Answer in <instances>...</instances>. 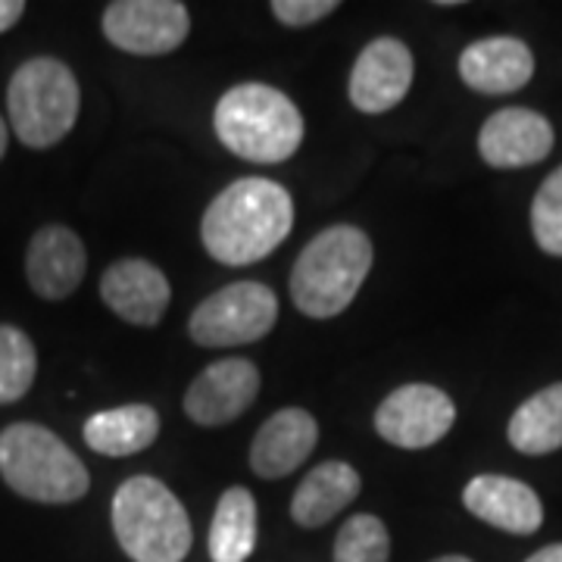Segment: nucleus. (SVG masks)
I'll return each mask as SVG.
<instances>
[{
  "label": "nucleus",
  "instance_id": "1",
  "mask_svg": "<svg viewBox=\"0 0 562 562\" xmlns=\"http://www.w3.org/2000/svg\"><path fill=\"white\" fill-rule=\"evenodd\" d=\"M294 228L291 191L272 179L247 176L222 188L201 220V241L222 266H254L279 250Z\"/></svg>",
  "mask_w": 562,
  "mask_h": 562
},
{
  "label": "nucleus",
  "instance_id": "2",
  "mask_svg": "<svg viewBox=\"0 0 562 562\" xmlns=\"http://www.w3.org/2000/svg\"><path fill=\"white\" fill-rule=\"evenodd\" d=\"M372 238L357 225H331L301 250L291 269V301L310 319H335L357 301L372 272Z\"/></svg>",
  "mask_w": 562,
  "mask_h": 562
},
{
  "label": "nucleus",
  "instance_id": "3",
  "mask_svg": "<svg viewBox=\"0 0 562 562\" xmlns=\"http://www.w3.org/2000/svg\"><path fill=\"white\" fill-rule=\"evenodd\" d=\"M213 128L222 147L260 166L291 160L303 144V116L284 91L260 81L228 88L216 103Z\"/></svg>",
  "mask_w": 562,
  "mask_h": 562
},
{
  "label": "nucleus",
  "instance_id": "4",
  "mask_svg": "<svg viewBox=\"0 0 562 562\" xmlns=\"http://www.w3.org/2000/svg\"><path fill=\"white\" fill-rule=\"evenodd\" d=\"M0 479L13 494L47 506L81 501L91 487L72 447L38 422H13L0 431Z\"/></svg>",
  "mask_w": 562,
  "mask_h": 562
},
{
  "label": "nucleus",
  "instance_id": "5",
  "mask_svg": "<svg viewBox=\"0 0 562 562\" xmlns=\"http://www.w3.org/2000/svg\"><path fill=\"white\" fill-rule=\"evenodd\" d=\"M113 531L132 562H184L191 553L188 509L154 475L125 479L113 494Z\"/></svg>",
  "mask_w": 562,
  "mask_h": 562
},
{
  "label": "nucleus",
  "instance_id": "6",
  "mask_svg": "<svg viewBox=\"0 0 562 562\" xmlns=\"http://www.w3.org/2000/svg\"><path fill=\"white\" fill-rule=\"evenodd\" d=\"M79 110L81 88L76 72L57 57H32L10 76V128L32 150L57 147L76 128Z\"/></svg>",
  "mask_w": 562,
  "mask_h": 562
},
{
  "label": "nucleus",
  "instance_id": "7",
  "mask_svg": "<svg viewBox=\"0 0 562 562\" xmlns=\"http://www.w3.org/2000/svg\"><path fill=\"white\" fill-rule=\"evenodd\" d=\"M279 322V297L262 281H235L198 303L188 335L198 347H241L262 341Z\"/></svg>",
  "mask_w": 562,
  "mask_h": 562
},
{
  "label": "nucleus",
  "instance_id": "8",
  "mask_svg": "<svg viewBox=\"0 0 562 562\" xmlns=\"http://www.w3.org/2000/svg\"><path fill=\"white\" fill-rule=\"evenodd\" d=\"M103 38L135 57H162L191 35V13L181 0H113L103 10Z\"/></svg>",
  "mask_w": 562,
  "mask_h": 562
},
{
  "label": "nucleus",
  "instance_id": "9",
  "mask_svg": "<svg viewBox=\"0 0 562 562\" xmlns=\"http://www.w3.org/2000/svg\"><path fill=\"white\" fill-rule=\"evenodd\" d=\"M457 422V403L435 384H403L375 409L379 438L401 450H425L447 438Z\"/></svg>",
  "mask_w": 562,
  "mask_h": 562
},
{
  "label": "nucleus",
  "instance_id": "10",
  "mask_svg": "<svg viewBox=\"0 0 562 562\" xmlns=\"http://www.w3.org/2000/svg\"><path fill=\"white\" fill-rule=\"evenodd\" d=\"M413 79H416L413 50L401 38L384 35V38L369 41L360 50L350 81H347V94L360 113L382 116L409 94Z\"/></svg>",
  "mask_w": 562,
  "mask_h": 562
},
{
  "label": "nucleus",
  "instance_id": "11",
  "mask_svg": "<svg viewBox=\"0 0 562 562\" xmlns=\"http://www.w3.org/2000/svg\"><path fill=\"white\" fill-rule=\"evenodd\" d=\"M260 394V369L250 360L228 357L210 362L184 391L188 419L203 428H220L247 413Z\"/></svg>",
  "mask_w": 562,
  "mask_h": 562
},
{
  "label": "nucleus",
  "instance_id": "12",
  "mask_svg": "<svg viewBox=\"0 0 562 562\" xmlns=\"http://www.w3.org/2000/svg\"><path fill=\"white\" fill-rule=\"evenodd\" d=\"M553 125L538 110L503 106L479 132V154L491 169H525L550 157Z\"/></svg>",
  "mask_w": 562,
  "mask_h": 562
},
{
  "label": "nucleus",
  "instance_id": "13",
  "mask_svg": "<svg viewBox=\"0 0 562 562\" xmlns=\"http://www.w3.org/2000/svg\"><path fill=\"white\" fill-rule=\"evenodd\" d=\"M88 272L81 238L66 225H44L25 250V279L41 301H66Z\"/></svg>",
  "mask_w": 562,
  "mask_h": 562
},
{
  "label": "nucleus",
  "instance_id": "14",
  "mask_svg": "<svg viewBox=\"0 0 562 562\" xmlns=\"http://www.w3.org/2000/svg\"><path fill=\"white\" fill-rule=\"evenodd\" d=\"M101 297L122 322L154 328L169 310L172 288L160 266L147 260H120L101 276Z\"/></svg>",
  "mask_w": 562,
  "mask_h": 562
},
{
  "label": "nucleus",
  "instance_id": "15",
  "mask_svg": "<svg viewBox=\"0 0 562 562\" xmlns=\"http://www.w3.org/2000/svg\"><path fill=\"white\" fill-rule=\"evenodd\" d=\"M316 443H319V422L310 409L301 406L279 409L262 422L250 443V469L266 482L284 479L297 472L301 462L310 460Z\"/></svg>",
  "mask_w": 562,
  "mask_h": 562
},
{
  "label": "nucleus",
  "instance_id": "16",
  "mask_svg": "<svg viewBox=\"0 0 562 562\" xmlns=\"http://www.w3.org/2000/svg\"><path fill=\"white\" fill-rule=\"evenodd\" d=\"M462 506L491 528L519 538L543 525V503L535 487L509 475H475L462 487Z\"/></svg>",
  "mask_w": 562,
  "mask_h": 562
},
{
  "label": "nucleus",
  "instance_id": "17",
  "mask_svg": "<svg viewBox=\"0 0 562 562\" xmlns=\"http://www.w3.org/2000/svg\"><path fill=\"white\" fill-rule=\"evenodd\" d=\"M535 76V54L522 38L494 35L460 54V79L479 94H513Z\"/></svg>",
  "mask_w": 562,
  "mask_h": 562
},
{
  "label": "nucleus",
  "instance_id": "18",
  "mask_svg": "<svg viewBox=\"0 0 562 562\" xmlns=\"http://www.w3.org/2000/svg\"><path fill=\"white\" fill-rule=\"evenodd\" d=\"M360 472L344 460H328L310 469L291 497V519L301 528H322L360 497Z\"/></svg>",
  "mask_w": 562,
  "mask_h": 562
},
{
  "label": "nucleus",
  "instance_id": "19",
  "mask_svg": "<svg viewBox=\"0 0 562 562\" xmlns=\"http://www.w3.org/2000/svg\"><path fill=\"white\" fill-rule=\"evenodd\" d=\"M160 435V413L147 403H128L116 409H101L85 422L81 438L101 457H135L147 450Z\"/></svg>",
  "mask_w": 562,
  "mask_h": 562
},
{
  "label": "nucleus",
  "instance_id": "20",
  "mask_svg": "<svg viewBox=\"0 0 562 562\" xmlns=\"http://www.w3.org/2000/svg\"><path fill=\"white\" fill-rule=\"evenodd\" d=\"M257 547V501L247 487H228L216 503L206 550L213 562H247Z\"/></svg>",
  "mask_w": 562,
  "mask_h": 562
},
{
  "label": "nucleus",
  "instance_id": "21",
  "mask_svg": "<svg viewBox=\"0 0 562 562\" xmlns=\"http://www.w3.org/2000/svg\"><path fill=\"white\" fill-rule=\"evenodd\" d=\"M509 443L525 457H547L562 447V382L541 387L513 413L506 425Z\"/></svg>",
  "mask_w": 562,
  "mask_h": 562
},
{
  "label": "nucleus",
  "instance_id": "22",
  "mask_svg": "<svg viewBox=\"0 0 562 562\" xmlns=\"http://www.w3.org/2000/svg\"><path fill=\"white\" fill-rule=\"evenodd\" d=\"M38 375V350L16 325H0V406L22 401Z\"/></svg>",
  "mask_w": 562,
  "mask_h": 562
},
{
  "label": "nucleus",
  "instance_id": "23",
  "mask_svg": "<svg viewBox=\"0 0 562 562\" xmlns=\"http://www.w3.org/2000/svg\"><path fill=\"white\" fill-rule=\"evenodd\" d=\"M391 560V535L387 525L372 516L360 513L350 516L341 525L335 538V562H387Z\"/></svg>",
  "mask_w": 562,
  "mask_h": 562
},
{
  "label": "nucleus",
  "instance_id": "24",
  "mask_svg": "<svg viewBox=\"0 0 562 562\" xmlns=\"http://www.w3.org/2000/svg\"><path fill=\"white\" fill-rule=\"evenodd\" d=\"M531 232L543 254L562 257V166L543 179L531 201Z\"/></svg>",
  "mask_w": 562,
  "mask_h": 562
},
{
  "label": "nucleus",
  "instance_id": "25",
  "mask_svg": "<svg viewBox=\"0 0 562 562\" xmlns=\"http://www.w3.org/2000/svg\"><path fill=\"white\" fill-rule=\"evenodd\" d=\"M338 7V0H272V16L288 29H306L331 16Z\"/></svg>",
  "mask_w": 562,
  "mask_h": 562
},
{
  "label": "nucleus",
  "instance_id": "26",
  "mask_svg": "<svg viewBox=\"0 0 562 562\" xmlns=\"http://www.w3.org/2000/svg\"><path fill=\"white\" fill-rule=\"evenodd\" d=\"M22 13H25V3L22 0H0V35L10 32L22 20Z\"/></svg>",
  "mask_w": 562,
  "mask_h": 562
},
{
  "label": "nucleus",
  "instance_id": "27",
  "mask_svg": "<svg viewBox=\"0 0 562 562\" xmlns=\"http://www.w3.org/2000/svg\"><path fill=\"white\" fill-rule=\"evenodd\" d=\"M525 562H562V543H547L538 553H531Z\"/></svg>",
  "mask_w": 562,
  "mask_h": 562
},
{
  "label": "nucleus",
  "instance_id": "28",
  "mask_svg": "<svg viewBox=\"0 0 562 562\" xmlns=\"http://www.w3.org/2000/svg\"><path fill=\"white\" fill-rule=\"evenodd\" d=\"M7 147H10V122L0 116V160L7 154Z\"/></svg>",
  "mask_w": 562,
  "mask_h": 562
},
{
  "label": "nucleus",
  "instance_id": "29",
  "mask_svg": "<svg viewBox=\"0 0 562 562\" xmlns=\"http://www.w3.org/2000/svg\"><path fill=\"white\" fill-rule=\"evenodd\" d=\"M431 562H472L469 557H460V553H450V557H438V560Z\"/></svg>",
  "mask_w": 562,
  "mask_h": 562
}]
</instances>
